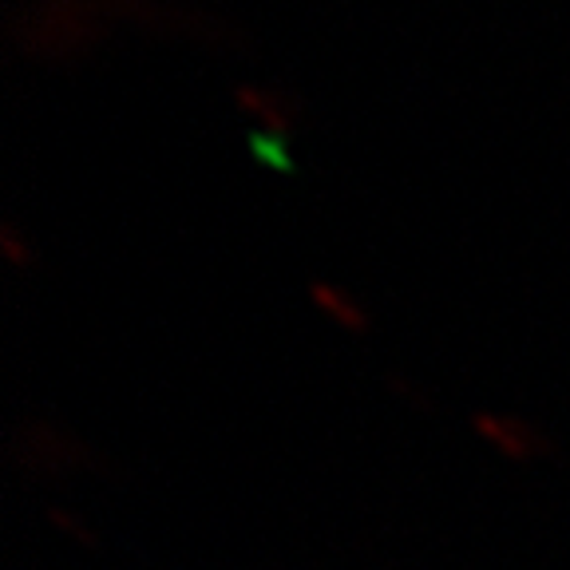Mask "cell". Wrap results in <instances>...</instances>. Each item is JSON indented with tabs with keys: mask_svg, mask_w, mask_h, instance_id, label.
Listing matches in <instances>:
<instances>
[{
	"mask_svg": "<svg viewBox=\"0 0 570 570\" xmlns=\"http://www.w3.org/2000/svg\"><path fill=\"white\" fill-rule=\"evenodd\" d=\"M234 96H238V104L246 107L249 116L274 135H285L289 127H297V116H302V107H297V99L289 96V91L249 88V83H242V88H234Z\"/></svg>",
	"mask_w": 570,
	"mask_h": 570,
	"instance_id": "6da1fadb",
	"label": "cell"
},
{
	"mask_svg": "<svg viewBox=\"0 0 570 570\" xmlns=\"http://www.w3.org/2000/svg\"><path fill=\"white\" fill-rule=\"evenodd\" d=\"M309 297H313V305H317V309L333 321V325H341V330H348V333H365L368 330V313L361 309V302H356L353 294H345L341 285L309 282Z\"/></svg>",
	"mask_w": 570,
	"mask_h": 570,
	"instance_id": "7a4b0ae2",
	"label": "cell"
},
{
	"mask_svg": "<svg viewBox=\"0 0 570 570\" xmlns=\"http://www.w3.org/2000/svg\"><path fill=\"white\" fill-rule=\"evenodd\" d=\"M249 151L262 167L282 170V175H294V159H289V147H285V135L274 131H254L249 135Z\"/></svg>",
	"mask_w": 570,
	"mask_h": 570,
	"instance_id": "3957f363",
	"label": "cell"
},
{
	"mask_svg": "<svg viewBox=\"0 0 570 570\" xmlns=\"http://www.w3.org/2000/svg\"><path fill=\"white\" fill-rule=\"evenodd\" d=\"M0 246H4V254H9V262L17 269H32L36 254H28L24 242H17V226L12 223H4V230H0Z\"/></svg>",
	"mask_w": 570,
	"mask_h": 570,
	"instance_id": "277c9868",
	"label": "cell"
}]
</instances>
